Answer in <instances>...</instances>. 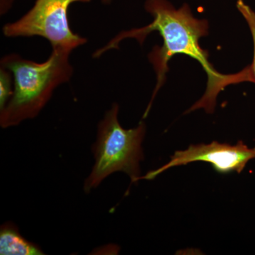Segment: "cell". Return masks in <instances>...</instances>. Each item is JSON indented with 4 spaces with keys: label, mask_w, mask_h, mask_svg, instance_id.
I'll list each match as a JSON object with an SVG mask.
<instances>
[{
    "label": "cell",
    "mask_w": 255,
    "mask_h": 255,
    "mask_svg": "<svg viewBox=\"0 0 255 255\" xmlns=\"http://www.w3.org/2000/svg\"><path fill=\"white\" fill-rule=\"evenodd\" d=\"M91 0H36L24 16L2 28L4 36H40L50 42L53 48L73 51L87 43L86 38L72 31L68 22L69 6L74 2H90Z\"/></svg>",
    "instance_id": "obj_4"
},
{
    "label": "cell",
    "mask_w": 255,
    "mask_h": 255,
    "mask_svg": "<svg viewBox=\"0 0 255 255\" xmlns=\"http://www.w3.org/2000/svg\"><path fill=\"white\" fill-rule=\"evenodd\" d=\"M236 7L248 23L251 31L253 42V59L251 65L245 69L246 72L247 82L255 84V11L244 0H237Z\"/></svg>",
    "instance_id": "obj_7"
},
{
    "label": "cell",
    "mask_w": 255,
    "mask_h": 255,
    "mask_svg": "<svg viewBox=\"0 0 255 255\" xmlns=\"http://www.w3.org/2000/svg\"><path fill=\"white\" fill-rule=\"evenodd\" d=\"M0 255H44L39 247L26 241L18 228L11 223H4L0 229Z\"/></svg>",
    "instance_id": "obj_6"
},
{
    "label": "cell",
    "mask_w": 255,
    "mask_h": 255,
    "mask_svg": "<svg viewBox=\"0 0 255 255\" xmlns=\"http://www.w3.org/2000/svg\"><path fill=\"white\" fill-rule=\"evenodd\" d=\"M145 9L153 17L152 23L144 27L121 32L106 46L95 51L94 58H100L108 50L118 48L119 43L126 38H135L142 44L150 33L158 32L163 43L161 46L154 47L148 55L157 82L143 118L147 117L155 96L165 82L169 62L177 54L187 55L197 60L208 77L205 94L188 112L204 109L207 113H213L220 92L228 85L243 82L242 73L224 75L213 67L209 62V53L199 43L202 37L209 34V22L194 17L189 5L184 4L176 9L167 0H146Z\"/></svg>",
    "instance_id": "obj_1"
},
{
    "label": "cell",
    "mask_w": 255,
    "mask_h": 255,
    "mask_svg": "<svg viewBox=\"0 0 255 255\" xmlns=\"http://www.w3.org/2000/svg\"><path fill=\"white\" fill-rule=\"evenodd\" d=\"M119 112L118 104H113L99 124L97 140L92 147L95 162L84 184L87 194L114 172L127 174L132 183L141 177L145 124L141 122L134 128H124L119 122Z\"/></svg>",
    "instance_id": "obj_3"
},
{
    "label": "cell",
    "mask_w": 255,
    "mask_h": 255,
    "mask_svg": "<svg viewBox=\"0 0 255 255\" xmlns=\"http://www.w3.org/2000/svg\"><path fill=\"white\" fill-rule=\"evenodd\" d=\"M71 50L53 48L49 58L39 63L18 54L6 55L1 66L13 75L14 91L9 102L0 110V126L16 127L35 118L47 105L55 89L68 82L73 73L69 60Z\"/></svg>",
    "instance_id": "obj_2"
},
{
    "label": "cell",
    "mask_w": 255,
    "mask_h": 255,
    "mask_svg": "<svg viewBox=\"0 0 255 255\" xmlns=\"http://www.w3.org/2000/svg\"><path fill=\"white\" fill-rule=\"evenodd\" d=\"M102 1L104 4H110L112 0H102Z\"/></svg>",
    "instance_id": "obj_9"
},
{
    "label": "cell",
    "mask_w": 255,
    "mask_h": 255,
    "mask_svg": "<svg viewBox=\"0 0 255 255\" xmlns=\"http://www.w3.org/2000/svg\"><path fill=\"white\" fill-rule=\"evenodd\" d=\"M255 159V147H250L241 140L235 145L214 141L209 144L191 145L184 150H178L171 156L170 160L159 168L150 171L140 179L152 180L167 169L191 162L211 164L220 174L237 172L246 168L250 161Z\"/></svg>",
    "instance_id": "obj_5"
},
{
    "label": "cell",
    "mask_w": 255,
    "mask_h": 255,
    "mask_svg": "<svg viewBox=\"0 0 255 255\" xmlns=\"http://www.w3.org/2000/svg\"><path fill=\"white\" fill-rule=\"evenodd\" d=\"M13 75L7 68L1 66L0 68V110H2L13 95Z\"/></svg>",
    "instance_id": "obj_8"
}]
</instances>
